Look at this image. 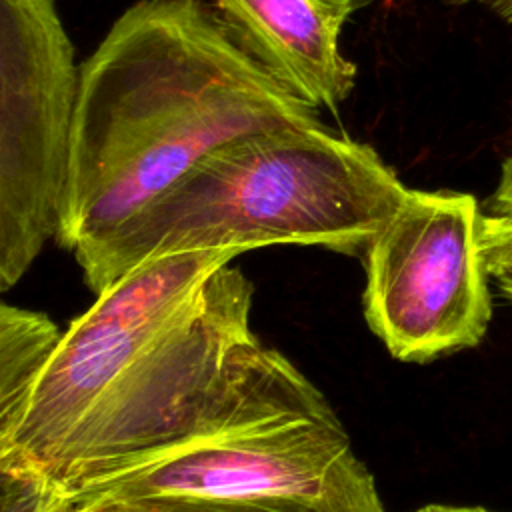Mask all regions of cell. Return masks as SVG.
<instances>
[{"label":"cell","instance_id":"obj_1","mask_svg":"<svg viewBox=\"0 0 512 512\" xmlns=\"http://www.w3.org/2000/svg\"><path fill=\"white\" fill-rule=\"evenodd\" d=\"M252 292L232 264L200 286L184 254L138 262L62 332L6 448L70 486L200 438L334 412L252 332Z\"/></svg>","mask_w":512,"mask_h":512},{"label":"cell","instance_id":"obj_2","mask_svg":"<svg viewBox=\"0 0 512 512\" xmlns=\"http://www.w3.org/2000/svg\"><path fill=\"white\" fill-rule=\"evenodd\" d=\"M318 124L214 4L138 0L80 66L56 240L106 236L222 144Z\"/></svg>","mask_w":512,"mask_h":512},{"label":"cell","instance_id":"obj_3","mask_svg":"<svg viewBox=\"0 0 512 512\" xmlns=\"http://www.w3.org/2000/svg\"><path fill=\"white\" fill-rule=\"evenodd\" d=\"M406 192L370 144L326 124L266 130L210 150L74 256L98 294L156 254L276 244L360 254Z\"/></svg>","mask_w":512,"mask_h":512},{"label":"cell","instance_id":"obj_4","mask_svg":"<svg viewBox=\"0 0 512 512\" xmlns=\"http://www.w3.org/2000/svg\"><path fill=\"white\" fill-rule=\"evenodd\" d=\"M62 512H386L336 412L182 444L62 486Z\"/></svg>","mask_w":512,"mask_h":512},{"label":"cell","instance_id":"obj_5","mask_svg":"<svg viewBox=\"0 0 512 512\" xmlns=\"http://www.w3.org/2000/svg\"><path fill=\"white\" fill-rule=\"evenodd\" d=\"M80 66L56 0H0V290L58 236Z\"/></svg>","mask_w":512,"mask_h":512},{"label":"cell","instance_id":"obj_6","mask_svg":"<svg viewBox=\"0 0 512 512\" xmlns=\"http://www.w3.org/2000/svg\"><path fill=\"white\" fill-rule=\"evenodd\" d=\"M480 220L472 194L408 188L364 246V316L396 360L428 362L484 338L492 300Z\"/></svg>","mask_w":512,"mask_h":512},{"label":"cell","instance_id":"obj_7","mask_svg":"<svg viewBox=\"0 0 512 512\" xmlns=\"http://www.w3.org/2000/svg\"><path fill=\"white\" fill-rule=\"evenodd\" d=\"M370 0H214L258 58L314 108L336 114L356 86L346 22Z\"/></svg>","mask_w":512,"mask_h":512},{"label":"cell","instance_id":"obj_8","mask_svg":"<svg viewBox=\"0 0 512 512\" xmlns=\"http://www.w3.org/2000/svg\"><path fill=\"white\" fill-rule=\"evenodd\" d=\"M62 332L40 312L0 306V446L16 434Z\"/></svg>","mask_w":512,"mask_h":512},{"label":"cell","instance_id":"obj_9","mask_svg":"<svg viewBox=\"0 0 512 512\" xmlns=\"http://www.w3.org/2000/svg\"><path fill=\"white\" fill-rule=\"evenodd\" d=\"M0 512H62V486L34 462L0 454Z\"/></svg>","mask_w":512,"mask_h":512},{"label":"cell","instance_id":"obj_10","mask_svg":"<svg viewBox=\"0 0 512 512\" xmlns=\"http://www.w3.org/2000/svg\"><path fill=\"white\" fill-rule=\"evenodd\" d=\"M478 242L486 272L512 264V218L482 216Z\"/></svg>","mask_w":512,"mask_h":512},{"label":"cell","instance_id":"obj_11","mask_svg":"<svg viewBox=\"0 0 512 512\" xmlns=\"http://www.w3.org/2000/svg\"><path fill=\"white\" fill-rule=\"evenodd\" d=\"M492 216L512 218V154H508L500 166L496 188L488 202Z\"/></svg>","mask_w":512,"mask_h":512},{"label":"cell","instance_id":"obj_12","mask_svg":"<svg viewBox=\"0 0 512 512\" xmlns=\"http://www.w3.org/2000/svg\"><path fill=\"white\" fill-rule=\"evenodd\" d=\"M452 6H478L494 14L506 24H512V0H446Z\"/></svg>","mask_w":512,"mask_h":512},{"label":"cell","instance_id":"obj_13","mask_svg":"<svg viewBox=\"0 0 512 512\" xmlns=\"http://www.w3.org/2000/svg\"><path fill=\"white\" fill-rule=\"evenodd\" d=\"M488 276H492V280H494L496 288L500 290V294L512 304V264L498 266V268L490 270Z\"/></svg>","mask_w":512,"mask_h":512},{"label":"cell","instance_id":"obj_14","mask_svg":"<svg viewBox=\"0 0 512 512\" xmlns=\"http://www.w3.org/2000/svg\"><path fill=\"white\" fill-rule=\"evenodd\" d=\"M416 512H488L484 508L478 506H442V504H432V506H424Z\"/></svg>","mask_w":512,"mask_h":512}]
</instances>
